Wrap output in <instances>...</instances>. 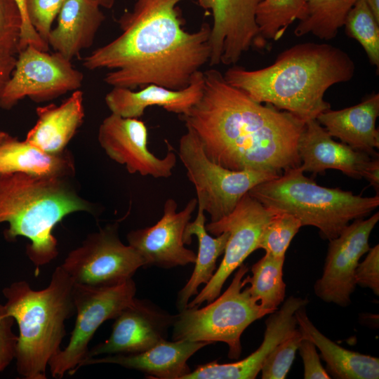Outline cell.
I'll use <instances>...</instances> for the list:
<instances>
[{
	"label": "cell",
	"mask_w": 379,
	"mask_h": 379,
	"mask_svg": "<svg viewBox=\"0 0 379 379\" xmlns=\"http://www.w3.org/2000/svg\"><path fill=\"white\" fill-rule=\"evenodd\" d=\"M97 1L102 8L110 9L114 6L117 0H97Z\"/></svg>",
	"instance_id": "7bdbcfd3"
},
{
	"label": "cell",
	"mask_w": 379,
	"mask_h": 379,
	"mask_svg": "<svg viewBox=\"0 0 379 379\" xmlns=\"http://www.w3.org/2000/svg\"><path fill=\"white\" fill-rule=\"evenodd\" d=\"M364 178L369 182L378 193L379 190V160L371 159V163L364 174Z\"/></svg>",
	"instance_id": "60d3db41"
},
{
	"label": "cell",
	"mask_w": 379,
	"mask_h": 379,
	"mask_svg": "<svg viewBox=\"0 0 379 379\" xmlns=\"http://www.w3.org/2000/svg\"><path fill=\"white\" fill-rule=\"evenodd\" d=\"M300 168L313 173H322L327 169L339 170L348 176L361 179L371 163L365 152L335 141L316 120L305 123L298 144Z\"/></svg>",
	"instance_id": "d6986e66"
},
{
	"label": "cell",
	"mask_w": 379,
	"mask_h": 379,
	"mask_svg": "<svg viewBox=\"0 0 379 379\" xmlns=\"http://www.w3.org/2000/svg\"><path fill=\"white\" fill-rule=\"evenodd\" d=\"M208 345L210 344L206 342L166 340L138 353L86 359L78 365L76 371L85 366L113 364L145 373L151 378L182 379L191 371L187 360Z\"/></svg>",
	"instance_id": "44dd1931"
},
{
	"label": "cell",
	"mask_w": 379,
	"mask_h": 379,
	"mask_svg": "<svg viewBox=\"0 0 379 379\" xmlns=\"http://www.w3.org/2000/svg\"><path fill=\"white\" fill-rule=\"evenodd\" d=\"M295 316L303 338L310 340L321 354L329 372L340 379H378V358L351 351L338 345L322 334L308 318L305 309Z\"/></svg>",
	"instance_id": "484cf974"
},
{
	"label": "cell",
	"mask_w": 379,
	"mask_h": 379,
	"mask_svg": "<svg viewBox=\"0 0 379 379\" xmlns=\"http://www.w3.org/2000/svg\"><path fill=\"white\" fill-rule=\"evenodd\" d=\"M15 1L19 8L22 20L19 41V51L27 46H33L39 50L48 51L49 50V46L41 39L29 22L27 13L26 0Z\"/></svg>",
	"instance_id": "f35d334b"
},
{
	"label": "cell",
	"mask_w": 379,
	"mask_h": 379,
	"mask_svg": "<svg viewBox=\"0 0 379 379\" xmlns=\"http://www.w3.org/2000/svg\"><path fill=\"white\" fill-rule=\"evenodd\" d=\"M379 220L377 212L368 219H357L329 240L323 274L314 285L324 302L347 307L354 291V272L360 258L370 249L368 239Z\"/></svg>",
	"instance_id": "4fadbf2b"
},
{
	"label": "cell",
	"mask_w": 379,
	"mask_h": 379,
	"mask_svg": "<svg viewBox=\"0 0 379 379\" xmlns=\"http://www.w3.org/2000/svg\"><path fill=\"white\" fill-rule=\"evenodd\" d=\"M298 350L303 361L304 378H331V376L321 364L316 346L310 340L303 338Z\"/></svg>",
	"instance_id": "74e56055"
},
{
	"label": "cell",
	"mask_w": 379,
	"mask_h": 379,
	"mask_svg": "<svg viewBox=\"0 0 379 379\" xmlns=\"http://www.w3.org/2000/svg\"><path fill=\"white\" fill-rule=\"evenodd\" d=\"M65 0H26L27 13L32 26L48 44L53 21Z\"/></svg>",
	"instance_id": "836d02e7"
},
{
	"label": "cell",
	"mask_w": 379,
	"mask_h": 379,
	"mask_svg": "<svg viewBox=\"0 0 379 379\" xmlns=\"http://www.w3.org/2000/svg\"><path fill=\"white\" fill-rule=\"evenodd\" d=\"M74 284L60 265L44 289L34 290L25 281H14L3 289L6 313L19 329L14 359L22 378H47L48 363L61 349L66 335L65 322L75 312Z\"/></svg>",
	"instance_id": "5b68a950"
},
{
	"label": "cell",
	"mask_w": 379,
	"mask_h": 379,
	"mask_svg": "<svg viewBox=\"0 0 379 379\" xmlns=\"http://www.w3.org/2000/svg\"><path fill=\"white\" fill-rule=\"evenodd\" d=\"M285 258H275L265 253L251 267L252 276L248 275L249 291L265 309L273 312L283 302L286 284L283 280Z\"/></svg>",
	"instance_id": "f1b7e54d"
},
{
	"label": "cell",
	"mask_w": 379,
	"mask_h": 379,
	"mask_svg": "<svg viewBox=\"0 0 379 379\" xmlns=\"http://www.w3.org/2000/svg\"><path fill=\"white\" fill-rule=\"evenodd\" d=\"M379 116V94L373 93L361 102L347 108L321 113L316 120L331 137L354 149L378 155L379 132L376 120Z\"/></svg>",
	"instance_id": "603a6c76"
},
{
	"label": "cell",
	"mask_w": 379,
	"mask_h": 379,
	"mask_svg": "<svg viewBox=\"0 0 379 379\" xmlns=\"http://www.w3.org/2000/svg\"><path fill=\"white\" fill-rule=\"evenodd\" d=\"M354 72V60L343 49L326 43L305 42L284 50L267 67L250 70L234 65L223 77L253 100L272 105L306 122L331 109L324 99L326 91L350 81Z\"/></svg>",
	"instance_id": "3957f363"
},
{
	"label": "cell",
	"mask_w": 379,
	"mask_h": 379,
	"mask_svg": "<svg viewBox=\"0 0 379 379\" xmlns=\"http://www.w3.org/2000/svg\"><path fill=\"white\" fill-rule=\"evenodd\" d=\"M182 1L134 0L118 20L121 34L84 58L83 66L107 69L104 81L112 87L186 88L209 62L211 25L185 30L178 7Z\"/></svg>",
	"instance_id": "7a4b0ae2"
},
{
	"label": "cell",
	"mask_w": 379,
	"mask_h": 379,
	"mask_svg": "<svg viewBox=\"0 0 379 379\" xmlns=\"http://www.w3.org/2000/svg\"><path fill=\"white\" fill-rule=\"evenodd\" d=\"M17 53L18 52L15 49L0 45V97L15 68Z\"/></svg>",
	"instance_id": "ab89813d"
},
{
	"label": "cell",
	"mask_w": 379,
	"mask_h": 379,
	"mask_svg": "<svg viewBox=\"0 0 379 379\" xmlns=\"http://www.w3.org/2000/svg\"><path fill=\"white\" fill-rule=\"evenodd\" d=\"M204 72H197L185 88L173 90L149 84L138 91L124 87H112L105 98L111 113L125 118L140 119L145 110L152 106L163 107L168 112L185 114L200 99L204 88Z\"/></svg>",
	"instance_id": "ffe728a7"
},
{
	"label": "cell",
	"mask_w": 379,
	"mask_h": 379,
	"mask_svg": "<svg viewBox=\"0 0 379 379\" xmlns=\"http://www.w3.org/2000/svg\"><path fill=\"white\" fill-rule=\"evenodd\" d=\"M221 295L206 306L186 307L175 314L172 326L173 340L225 343L228 357L238 359L241 354V336L255 321L272 313L263 307L250 293L246 265L241 264Z\"/></svg>",
	"instance_id": "52a82bcc"
},
{
	"label": "cell",
	"mask_w": 379,
	"mask_h": 379,
	"mask_svg": "<svg viewBox=\"0 0 379 379\" xmlns=\"http://www.w3.org/2000/svg\"><path fill=\"white\" fill-rule=\"evenodd\" d=\"M196 218L187 225L183 235L185 244H190L192 236L198 239V252L194 262V268L191 277L178 292L176 305L178 311L187 307L190 299L196 295L201 284H206L216 270V262L225 251L229 237L227 232L212 237L206 230L204 211L198 207Z\"/></svg>",
	"instance_id": "4316f807"
},
{
	"label": "cell",
	"mask_w": 379,
	"mask_h": 379,
	"mask_svg": "<svg viewBox=\"0 0 379 379\" xmlns=\"http://www.w3.org/2000/svg\"><path fill=\"white\" fill-rule=\"evenodd\" d=\"M7 132L3 131L0 130V139H1L4 136L6 135Z\"/></svg>",
	"instance_id": "ee69618b"
},
{
	"label": "cell",
	"mask_w": 379,
	"mask_h": 379,
	"mask_svg": "<svg viewBox=\"0 0 379 379\" xmlns=\"http://www.w3.org/2000/svg\"><path fill=\"white\" fill-rule=\"evenodd\" d=\"M148 131L139 119L125 118L111 113L100 124L98 140L106 154L115 162L125 166L129 173H138L154 178L171 176L177 157L168 147L162 158L147 147Z\"/></svg>",
	"instance_id": "5bb4252c"
},
{
	"label": "cell",
	"mask_w": 379,
	"mask_h": 379,
	"mask_svg": "<svg viewBox=\"0 0 379 379\" xmlns=\"http://www.w3.org/2000/svg\"><path fill=\"white\" fill-rule=\"evenodd\" d=\"M308 300L290 296L279 310L270 314L267 319L264 339L260 346L244 359L229 364L214 361L196 367L183 379H254L271 351L286 335L295 328V312L305 306Z\"/></svg>",
	"instance_id": "ac0fdd59"
},
{
	"label": "cell",
	"mask_w": 379,
	"mask_h": 379,
	"mask_svg": "<svg viewBox=\"0 0 379 379\" xmlns=\"http://www.w3.org/2000/svg\"><path fill=\"white\" fill-rule=\"evenodd\" d=\"M36 113V124L25 140L46 153H62L83 124L84 93L74 91L60 105L38 107Z\"/></svg>",
	"instance_id": "cb8c5ba5"
},
{
	"label": "cell",
	"mask_w": 379,
	"mask_h": 379,
	"mask_svg": "<svg viewBox=\"0 0 379 379\" xmlns=\"http://www.w3.org/2000/svg\"><path fill=\"white\" fill-rule=\"evenodd\" d=\"M17 173L70 178L75 173V163L67 149L59 154L46 153L7 133L0 139V175Z\"/></svg>",
	"instance_id": "d4e9b609"
},
{
	"label": "cell",
	"mask_w": 379,
	"mask_h": 379,
	"mask_svg": "<svg viewBox=\"0 0 379 379\" xmlns=\"http://www.w3.org/2000/svg\"><path fill=\"white\" fill-rule=\"evenodd\" d=\"M277 212V210L264 206L248 192L229 215L205 225L210 234L218 236L227 232L229 237L218 268L201 292L189 301L187 307H199L220 295L227 278L258 249L263 229Z\"/></svg>",
	"instance_id": "8fae6325"
},
{
	"label": "cell",
	"mask_w": 379,
	"mask_h": 379,
	"mask_svg": "<svg viewBox=\"0 0 379 379\" xmlns=\"http://www.w3.org/2000/svg\"><path fill=\"white\" fill-rule=\"evenodd\" d=\"M197 207V199L192 198L178 212L175 200L168 199L159 221L152 226L128 233V244L140 253L145 267L168 269L194 263L197 255L185 247L183 235Z\"/></svg>",
	"instance_id": "2e32d148"
},
{
	"label": "cell",
	"mask_w": 379,
	"mask_h": 379,
	"mask_svg": "<svg viewBox=\"0 0 379 379\" xmlns=\"http://www.w3.org/2000/svg\"><path fill=\"white\" fill-rule=\"evenodd\" d=\"M263 0H198L211 12V55L208 64L234 65L251 46H263L256 11Z\"/></svg>",
	"instance_id": "9a60e30c"
},
{
	"label": "cell",
	"mask_w": 379,
	"mask_h": 379,
	"mask_svg": "<svg viewBox=\"0 0 379 379\" xmlns=\"http://www.w3.org/2000/svg\"><path fill=\"white\" fill-rule=\"evenodd\" d=\"M379 21V0H364Z\"/></svg>",
	"instance_id": "b9f144b4"
},
{
	"label": "cell",
	"mask_w": 379,
	"mask_h": 379,
	"mask_svg": "<svg viewBox=\"0 0 379 379\" xmlns=\"http://www.w3.org/2000/svg\"><path fill=\"white\" fill-rule=\"evenodd\" d=\"M357 0H305L306 18L294 29L296 36L312 34L322 40L334 39Z\"/></svg>",
	"instance_id": "83f0119b"
},
{
	"label": "cell",
	"mask_w": 379,
	"mask_h": 379,
	"mask_svg": "<svg viewBox=\"0 0 379 379\" xmlns=\"http://www.w3.org/2000/svg\"><path fill=\"white\" fill-rule=\"evenodd\" d=\"M175 318V314L150 300L135 298L114 319L109 338L89 350L86 359L103 354H133L147 350L167 340Z\"/></svg>",
	"instance_id": "e0dca14e"
},
{
	"label": "cell",
	"mask_w": 379,
	"mask_h": 379,
	"mask_svg": "<svg viewBox=\"0 0 379 379\" xmlns=\"http://www.w3.org/2000/svg\"><path fill=\"white\" fill-rule=\"evenodd\" d=\"M94 214L93 204L81 197L67 178L43 177L22 173L0 175V224L6 241L18 237L30 243L26 254L39 268L58 255L55 225L77 212Z\"/></svg>",
	"instance_id": "277c9868"
},
{
	"label": "cell",
	"mask_w": 379,
	"mask_h": 379,
	"mask_svg": "<svg viewBox=\"0 0 379 379\" xmlns=\"http://www.w3.org/2000/svg\"><path fill=\"white\" fill-rule=\"evenodd\" d=\"M203 72L200 99L179 117L211 161L232 171L278 175L300 166L298 144L305 122L253 100L215 69Z\"/></svg>",
	"instance_id": "6da1fadb"
},
{
	"label": "cell",
	"mask_w": 379,
	"mask_h": 379,
	"mask_svg": "<svg viewBox=\"0 0 379 379\" xmlns=\"http://www.w3.org/2000/svg\"><path fill=\"white\" fill-rule=\"evenodd\" d=\"M347 35L363 47L370 63L379 67V21L364 0H357L348 12L344 25Z\"/></svg>",
	"instance_id": "4dcf8cb0"
},
{
	"label": "cell",
	"mask_w": 379,
	"mask_h": 379,
	"mask_svg": "<svg viewBox=\"0 0 379 379\" xmlns=\"http://www.w3.org/2000/svg\"><path fill=\"white\" fill-rule=\"evenodd\" d=\"M300 166L253 187L248 194L267 207L291 214L302 226H313L328 240L337 237L351 221L364 218L379 206V196L319 185Z\"/></svg>",
	"instance_id": "8992f818"
},
{
	"label": "cell",
	"mask_w": 379,
	"mask_h": 379,
	"mask_svg": "<svg viewBox=\"0 0 379 379\" xmlns=\"http://www.w3.org/2000/svg\"><path fill=\"white\" fill-rule=\"evenodd\" d=\"M14 319L8 316L4 305L0 304V373L14 359L18 335L12 331Z\"/></svg>",
	"instance_id": "8d00e7d4"
},
{
	"label": "cell",
	"mask_w": 379,
	"mask_h": 379,
	"mask_svg": "<svg viewBox=\"0 0 379 379\" xmlns=\"http://www.w3.org/2000/svg\"><path fill=\"white\" fill-rule=\"evenodd\" d=\"M302 227L298 218L279 211L266 225L260 235L258 249L262 248L275 258H285L286 250L294 236Z\"/></svg>",
	"instance_id": "1f68e13d"
},
{
	"label": "cell",
	"mask_w": 379,
	"mask_h": 379,
	"mask_svg": "<svg viewBox=\"0 0 379 379\" xmlns=\"http://www.w3.org/2000/svg\"><path fill=\"white\" fill-rule=\"evenodd\" d=\"M136 286L132 279L111 286H92L76 284L73 297L77 318L70 339L48 363L51 376L62 378L74 374L86 359L88 344L97 329L105 321L114 319L135 298Z\"/></svg>",
	"instance_id": "9c48e42d"
},
{
	"label": "cell",
	"mask_w": 379,
	"mask_h": 379,
	"mask_svg": "<svg viewBox=\"0 0 379 379\" xmlns=\"http://www.w3.org/2000/svg\"><path fill=\"white\" fill-rule=\"evenodd\" d=\"M22 20L15 0H0V45L19 53Z\"/></svg>",
	"instance_id": "e575fe53"
},
{
	"label": "cell",
	"mask_w": 379,
	"mask_h": 379,
	"mask_svg": "<svg viewBox=\"0 0 379 379\" xmlns=\"http://www.w3.org/2000/svg\"><path fill=\"white\" fill-rule=\"evenodd\" d=\"M97 0H65L48 44L68 60L90 48L105 19Z\"/></svg>",
	"instance_id": "7402d4cb"
},
{
	"label": "cell",
	"mask_w": 379,
	"mask_h": 379,
	"mask_svg": "<svg viewBox=\"0 0 379 379\" xmlns=\"http://www.w3.org/2000/svg\"><path fill=\"white\" fill-rule=\"evenodd\" d=\"M179 140L178 156L194 186L197 206L216 222L229 215L257 185L279 175L253 170L232 171L211 161L196 133L186 128Z\"/></svg>",
	"instance_id": "ba28073f"
},
{
	"label": "cell",
	"mask_w": 379,
	"mask_h": 379,
	"mask_svg": "<svg viewBox=\"0 0 379 379\" xmlns=\"http://www.w3.org/2000/svg\"><path fill=\"white\" fill-rule=\"evenodd\" d=\"M299 329H293L279 343L265 359L261 368L262 379H284L288 373L301 340Z\"/></svg>",
	"instance_id": "d6a6232c"
},
{
	"label": "cell",
	"mask_w": 379,
	"mask_h": 379,
	"mask_svg": "<svg viewBox=\"0 0 379 379\" xmlns=\"http://www.w3.org/2000/svg\"><path fill=\"white\" fill-rule=\"evenodd\" d=\"M305 0H263L256 11L255 20L260 41H277L294 21L307 15Z\"/></svg>",
	"instance_id": "f546056e"
},
{
	"label": "cell",
	"mask_w": 379,
	"mask_h": 379,
	"mask_svg": "<svg viewBox=\"0 0 379 379\" xmlns=\"http://www.w3.org/2000/svg\"><path fill=\"white\" fill-rule=\"evenodd\" d=\"M60 266L76 284L101 287L132 279L145 262L133 247L120 240L116 222L88 234Z\"/></svg>",
	"instance_id": "30bf717a"
},
{
	"label": "cell",
	"mask_w": 379,
	"mask_h": 379,
	"mask_svg": "<svg viewBox=\"0 0 379 379\" xmlns=\"http://www.w3.org/2000/svg\"><path fill=\"white\" fill-rule=\"evenodd\" d=\"M365 259L359 262L354 272L356 285L368 288L379 295V246L370 248Z\"/></svg>",
	"instance_id": "d590c367"
},
{
	"label": "cell",
	"mask_w": 379,
	"mask_h": 379,
	"mask_svg": "<svg viewBox=\"0 0 379 379\" xmlns=\"http://www.w3.org/2000/svg\"><path fill=\"white\" fill-rule=\"evenodd\" d=\"M84 74L60 53L27 46L18 53L12 75L0 97V107L10 109L27 97L36 102L79 90Z\"/></svg>",
	"instance_id": "7c38bea8"
}]
</instances>
